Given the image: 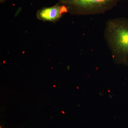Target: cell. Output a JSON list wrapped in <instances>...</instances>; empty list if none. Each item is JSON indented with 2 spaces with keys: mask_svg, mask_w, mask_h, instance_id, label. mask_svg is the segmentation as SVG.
I'll list each match as a JSON object with an SVG mask.
<instances>
[{
  "mask_svg": "<svg viewBox=\"0 0 128 128\" xmlns=\"http://www.w3.org/2000/svg\"><path fill=\"white\" fill-rule=\"evenodd\" d=\"M104 38L113 55L128 63V19H110L106 23Z\"/></svg>",
  "mask_w": 128,
  "mask_h": 128,
  "instance_id": "obj_1",
  "label": "cell"
},
{
  "mask_svg": "<svg viewBox=\"0 0 128 128\" xmlns=\"http://www.w3.org/2000/svg\"><path fill=\"white\" fill-rule=\"evenodd\" d=\"M119 0H59L70 14L89 15L104 13L115 6Z\"/></svg>",
  "mask_w": 128,
  "mask_h": 128,
  "instance_id": "obj_2",
  "label": "cell"
},
{
  "mask_svg": "<svg viewBox=\"0 0 128 128\" xmlns=\"http://www.w3.org/2000/svg\"><path fill=\"white\" fill-rule=\"evenodd\" d=\"M68 12L66 6L58 2L51 7L41 8L37 12L36 16L38 19L44 22H55Z\"/></svg>",
  "mask_w": 128,
  "mask_h": 128,
  "instance_id": "obj_3",
  "label": "cell"
},
{
  "mask_svg": "<svg viewBox=\"0 0 128 128\" xmlns=\"http://www.w3.org/2000/svg\"><path fill=\"white\" fill-rule=\"evenodd\" d=\"M6 0H0V2L1 3H3V2H4Z\"/></svg>",
  "mask_w": 128,
  "mask_h": 128,
  "instance_id": "obj_4",
  "label": "cell"
}]
</instances>
